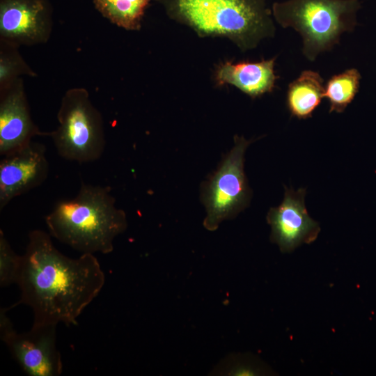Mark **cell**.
<instances>
[{
    "label": "cell",
    "instance_id": "obj_16",
    "mask_svg": "<svg viewBox=\"0 0 376 376\" xmlns=\"http://www.w3.org/2000/svg\"><path fill=\"white\" fill-rule=\"evenodd\" d=\"M22 262V256L17 254L0 230V286L17 284Z\"/></svg>",
    "mask_w": 376,
    "mask_h": 376
},
{
    "label": "cell",
    "instance_id": "obj_6",
    "mask_svg": "<svg viewBox=\"0 0 376 376\" xmlns=\"http://www.w3.org/2000/svg\"><path fill=\"white\" fill-rule=\"evenodd\" d=\"M249 143L243 137H235L234 147L205 187L207 216L203 225L209 230H216L221 221L235 216L249 203L244 156Z\"/></svg>",
    "mask_w": 376,
    "mask_h": 376
},
{
    "label": "cell",
    "instance_id": "obj_7",
    "mask_svg": "<svg viewBox=\"0 0 376 376\" xmlns=\"http://www.w3.org/2000/svg\"><path fill=\"white\" fill-rule=\"evenodd\" d=\"M14 359L29 376H58L63 371L56 347V324H33L30 331L14 329L1 338Z\"/></svg>",
    "mask_w": 376,
    "mask_h": 376
},
{
    "label": "cell",
    "instance_id": "obj_17",
    "mask_svg": "<svg viewBox=\"0 0 376 376\" xmlns=\"http://www.w3.org/2000/svg\"><path fill=\"white\" fill-rule=\"evenodd\" d=\"M14 57L1 54L0 80L1 84H8L11 79L19 72V58L13 60Z\"/></svg>",
    "mask_w": 376,
    "mask_h": 376
},
{
    "label": "cell",
    "instance_id": "obj_8",
    "mask_svg": "<svg viewBox=\"0 0 376 376\" xmlns=\"http://www.w3.org/2000/svg\"><path fill=\"white\" fill-rule=\"evenodd\" d=\"M45 146L31 141L0 161V210L15 198L41 185L49 171Z\"/></svg>",
    "mask_w": 376,
    "mask_h": 376
},
{
    "label": "cell",
    "instance_id": "obj_9",
    "mask_svg": "<svg viewBox=\"0 0 376 376\" xmlns=\"http://www.w3.org/2000/svg\"><path fill=\"white\" fill-rule=\"evenodd\" d=\"M285 190L282 203L271 208L267 216L272 228L270 240L283 253L291 252L304 243L313 242L320 230L318 223L311 218L305 207V189Z\"/></svg>",
    "mask_w": 376,
    "mask_h": 376
},
{
    "label": "cell",
    "instance_id": "obj_10",
    "mask_svg": "<svg viewBox=\"0 0 376 376\" xmlns=\"http://www.w3.org/2000/svg\"><path fill=\"white\" fill-rule=\"evenodd\" d=\"M52 12L47 0H0V32L12 44L45 42L51 31Z\"/></svg>",
    "mask_w": 376,
    "mask_h": 376
},
{
    "label": "cell",
    "instance_id": "obj_4",
    "mask_svg": "<svg viewBox=\"0 0 376 376\" xmlns=\"http://www.w3.org/2000/svg\"><path fill=\"white\" fill-rule=\"evenodd\" d=\"M358 0H288L273 5V15L283 28L291 27L302 37L303 54L314 61L330 50L341 35L356 25Z\"/></svg>",
    "mask_w": 376,
    "mask_h": 376
},
{
    "label": "cell",
    "instance_id": "obj_1",
    "mask_svg": "<svg viewBox=\"0 0 376 376\" xmlns=\"http://www.w3.org/2000/svg\"><path fill=\"white\" fill-rule=\"evenodd\" d=\"M17 284L20 299L33 313V324H77L83 311L99 295L104 273L93 254L71 258L53 244L52 236L31 230Z\"/></svg>",
    "mask_w": 376,
    "mask_h": 376
},
{
    "label": "cell",
    "instance_id": "obj_12",
    "mask_svg": "<svg viewBox=\"0 0 376 376\" xmlns=\"http://www.w3.org/2000/svg\"><path fill=\"white\" fill-rule=\"evenodd\" d=\"M275 58L260 62L221 63L216 71L219 86L232 84L252 97L271 92L278 77L274 73Z\"/></svg>",
    "mask_w": 376,
    "mask_h": 376
},
{
    "label": "cell",
    "instance_id": "obj_5",
    "mask_svg": "<svg viewBox=\"0 0 376 376\" xmlns=\"http://www.w3.org/2000/svg\"><path fill=\"white\" fill-rule=\"evenodd\" d=\"M58 126L48 135L58 155L79 164L98 160L103 155L106 139L103 119L91 102L87 91H68L58 111Z\"/></svg>",
    "mask_w": 376,
    "mask_h": 376
},
{
    "label": "cell",
    "instance_id": "obj_14",
    "mask_svg": "<svg viewBox=\"0 0 376 376\" xmlns=\"http://www.w3.org/2000/svg\"><path fill=\"white\" fill-rule=\"evenodd\" d=\"M106 18L127 30H137L150 0H93Z\"/></svg>",
    "mask_w": 376,
    "mask_h": 376
},
{
    "label": "cell",
    "instance_id": "obj_2",
    "mask_svg": "<svg viewBox=\"0 0 376 376\" xmlns=\"http://www.w3.org/2000/svg\"><path fill=\"white\" fill-rule=\"evenodd\" d=\"M111 191L109 186L82 182L74 198L56 201L45 217L52 237L81 254L113 251L114 240L127 221Z\"/></svg>",
    "mask_w": 376,
    "mask_h": 376
},
{
    "label": "cell",
    "instance_id": "obj_11",
    "mask_svg": "<svg viewBox=\"0 0 376 376\" xmlns=\"http://www.w3.org/2000/svg\"><path fill=\"white\" fill-rule=\"evenodd\" d=\"M42 133L31 119L28 103L19 83L1 96L0 103V155L10 154Z\"/></svg>",
    "mask_w": 376,
    "mask_h": 376
},
{
    "label": "cell",
    "instance_id": "obj_18",
    "mask_svg": "<svg viewBox=\"0 0 376 376\" xmlns=\"http://www.w3.org/2000/svg\"><path fill=\"white\" fill-rule=\"evenodd\" d=\"M228 373L233 375H257L260 371L259 368L253 364L242 363L234 364Z\"/></svg>",
    "mask_w": 376,
    "mask_h": 376
},
{
    "label": "cell",
    "instance_id": "obj_13",
    "mask_svg": "<svg viewBox=\"0 0 376 376\" xmlns=\"http://www.w3.org/2000/svg\"><path fill=\"white\" fill-rule=\"evenodd\" d=\"M323 97V79L316 72L305 70L290 84L287 104L292 116L305 119L312 116Z\"/></svg>",
    "mask_w": 376,
    "mask_h": 376
},
{
    "label": "cell",
    "instance_id": "obj_3",
    "mask_svg": "<svg viewBox=\"0 0 376 376\" xmlns=\"http://www.w3.org/2000/svg\"><path fill=\"white\" fill-rule=\"evenodd\" d=\"M178 15L201 36H222L245 50L272 36L264 0H175Z\"/></svg>",
    "mask_w": 376,
    "mask_h": 376
},
{
    "label": "cell",
    "instance_id": "obj_15",
    "mask_svg": "<svg viewBox=\"0 0 376 376\" xmlns=\"http://www.w3.org/2000/svg\"><path fill=\"white\" fill-rule=\"evenodd\" d=\"M360 79V73L354 68L330 78L324 87V97L330 104V112L340 113L345 109L358 92Z\"/></svg>",
    "mask_w": 376,
    "mask_h": 376
}]
</instances>
